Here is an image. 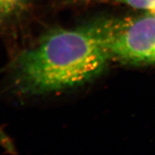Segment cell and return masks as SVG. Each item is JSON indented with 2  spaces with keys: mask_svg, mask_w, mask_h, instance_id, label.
Segmentation results:
<instances>
[{
  "mask_svg": "<svg viewBox=\"0 0 155 155\" xmlns=\"http://www.w3.org/2000/svg\"><path fill=\"white\" fill-rule=\"evenodd\" d=\"M22 0H0V14H7L16 8Z\"/></svg>",
  "mask_w": 155,
  "mask_h": 155,
  "instance_id": "cell-4",
  "label": "cell"
},
{
  "mask_svg": "<svg viewBox=\"0 0 155 155\" xmlns=\"http://www.w3.org/2000/svg\"><path fill=\"white\" fill-rule=\"evenodd\" d=\"M81 2L113 1L126 4L137 9H144L155 15V0H78Z\"/></svg>",
  "mask_w": 155,
  "mask_h": 155,
  "instance_id": "cell-3",
  "label": "cell"
},
{
  "mask_svg": "<svg viewBox=\"0 0 155 155\" xmlns=\"http://www.w3.org/2000/svg\"><path fill=\"white\" fill-rule=\"evenodd\" d=\"M111 58L131 63H155V15L103 22Z\"/></svg>",
  "mask_w": 155,
  "mask_h": 155,
  "instance_id": "cell-2",
  "label": "cell"
},
{
  "mask_svg": "<svg viewBox=\"0 0 155 155\" xmlns=\"http://www.w3.org/2000/svg\"><path fill=\"white\" fill-rule=\"evenodd\" d=\"M110 58L103 22L57 30L18 58L17 83L33 94L76 86L101 73Z\"/></svg>",
  "mask_w": 155,
  "mask_h": 155,
  "instance_id": "cell-1",
  "label": "cell"
}]
</instances>
